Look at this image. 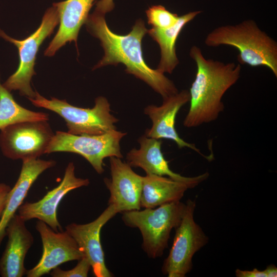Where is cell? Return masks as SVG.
Here are the masks:
<instances>
[{
    "mask_svg": "<svg viewBox=\"0 0 277 277\" xmlns=\"http://www.w3.org/2000/svg\"><path fill=\"white\" fill-rule=\"evenodd\" d=\"M54 135L48 121H24L0 131V149L5 157L22 161L39 158Z\"/></svg>",
    "mask_w": 277,
    "mask_h": 277,
    "instance_id": "cell-9",
    "label": "cell"
},
{
    "mask_svg": "<svg viewBox=\"0 0 277 277\" xmlns=\"http://www.w3.org/2000/svg\"><path fill=\"white\" fill-rule=\"evenodd\" d=\"M59 23L57 11L53 6L45 12L40 26L31 34L23 40L9 36L0 29V36L13 44L18 49L19 65L16 71L3 85L9 91L18 90L21 95L34 98V91L31 86L36 54L43 41L54 31Z\"/></svg>",
    "mask_w": 277,
    "mask_h": 277,
    "instance_id": "cell-6",
    "label": "cell"
},
{
    "mask_svg": "<svg viewBox=\"0 0 277 277\" xmlns=\"http://www.w3.org/2000/svg\"><path fill=\"white\" fill-rule=\"evenodd\" d=\"M185 208L186 204L174 201L153 208L123 212L122 219L127 226L139 229L143 250L154 259L163 254L171 231L180 224Z\"/></svg>",
    "mask_w": 277,
    "mask_h": 277,
    "instance_id": "cell-4",
    "label": "cell"
},
{
    "mask_svg": "<svg viewBox=\"0 0 277 277\" xmlns=\"http://www.w3.org/2000/svg\"><path fill=\"white\" fill-rule=\"evenodd\" d=\"M56 163L52 160H45L39 158L22 161L19 176L9 192L0 219V246L6 236V229L9 222L23 204L33 184L43 172L54 167Z\"/></svg>",
    "mask_w": 277,
    "mask_h": 277,
    "instance_id": "cell-18",
    "label": "cell"
},
{
    "mask_svg": "<svg viewBox=\"0 0 277 277\" xmlns=\"http://www.w3.org/2000/svg\"><path fill=\"white\" fill-rule=\"evenodd\" d=\"M48 120L47 113L33 111L18 104L0 80V130L21 122Z\"/></svg>",
    "mask_w": 277,
    "mask_h": 277,
    "instance_id": "cell-21",
    "label": "cell"
},
{
    "mask_svg": "<svg viewBox=\"0 0 277 277\" xmlns=\"http://www.w3.org/2000/svg\"><path fill=\"white\" fill-rule=\"evenodd\" d=\"M11 187L4 183H0V219L4 210L7 196Z\"/></svg>",
    "mask_w": 277,
    "mask_h": 277,
    "instance_id": "cell-26",
    "label": "cell"
},
{
    "mask_svg": "<svg viewBox=\"0 0 277 277\" xmlns=\"http://www.w3.org/2000/svg\"><path fill=\"white\" fill-rule=\"evenodd\" d=\"M266 277H276L277 268L274 265L271 264L266 267L264 270Z\"/></svg>",
    "mask_w": 277,
    "mask_h": 277,
    "instance_id": "cell-27",
    "label": "cell"
},
{
    "mask_svg": "<svg viewBox=\"0 0 277 277\" xmlns=\"http://www.w3.org/2000/svg\"><path fill=\"white\" fill-rule=\"evenodd\" d=\"M25 222L16 213L7 226L6 235L8 241L0 258L2 277H22L26 273L24 261L34 239L26 226Z\"/></svg>",
    "mask_w": 277,
    "mask_h": 277,
    "instance_id": "cell-16",
    "label": "cell"
},
{
    "mask_svg": "<svg viewBox=\"0 0 277 277\" xmlns=\"http://www.w3.org/2000/svg\"><path fill=\"white\" fill-rule=\"evenodd\" d=\"M35 107L52 111L66 122L67 132L75 134L101 135L116 130L118 119L111 113L110 104L104 96L97 97L92 108H84L55 97L47 99L35 91L34 98H28Z\"/></svg>",
    "mask_w": 277,
    "mask_h": 277,
    "instance_id": "cell-5",
    "label": "cell"
},
{
    "mask_svg": "<svg viewBox=\"0 0 277 277\" xmlns=\"http://www.w3.org/2000/svg\"><path fill=\"white\" fill-rule=\"evenodd\" d=\"M188 189L186 184L169 177L146 174L142 177L141 207L153 208L180 201Z\"/></svg>",
    "mask_w": 277,
    "mask_h": 277,
    "instance_id": "cell-19",
    "label": "cell"
},
{
    "mask_svg": "<svg viewBox=\"0 0 277 277\" xmlns=\"http://www.w3.org/2000/svg\"><path fill=\"white\" fill-rule=\"evenodd\" d=\"M127 134L117 130L101 135H75L57 131L46 154L57 152L74 153L82 156L98 174L104 171V160L115 156L122 159L120 142Z\"/></svg>",
    "mask_w": 277,
    "mask_h": 277,
    "instance_id": "cell-7",
    "label": "cell"
},
{
    "mask_svg": "<svg viewBox=\"0 0 277 277\" xmlns=\"http://www.w3.org/2000/svg\"><path fill=\"white\" fill-rule=\"evenodd\" d=\"M88 179L77 177L73 162L67 165L60 184L48 191L41 200L26 202L19 207L18 214L25 221L37 219L48 225L55 231H62V227L57 217V207L63 198L70 191L89 185Z\"/></svg>",
    "mask_w": 277,
    "mask_h": 277,
    "instance_id": "cell-11",
    "label": "cell"
},
{
    "mask_svg": "<svg viewBox=\"0 0 277 277\" xmlns=\"http://www.w3.org/2000/svg\"><path fill=\"white\" fill-rule=\"evenodd\" d=\"M114 7L113 0H100L96 3L95 11L105 15L112 10Z\"/></svg>",
    "mask_w": 277,
    "mask_h": 277,
    "instance_id": "cell-25",
    "label": "cell"
},
{
    "mask_svg": "<svg viewBox=\"0 0 277 277\" xmlns=\"http://www.w3.org/2000/svg\"><path fill=\"white\" fill-rule=\"evenodd\" d=\"M35 228L41 238L43 253L38 263L27 270L28 277H40L63 263L78 261L84 256L75 240L66 230L55 231L39 220Z\"/></svg>",
    "mask_w": 277,
    "mask_h": 277,
    "instance_id": "cell-10",
    "label": "cell"
},
{
    "mask_svg": "<svg viewBox=\"0 0 277 277\" xmlns=\"http://www.w3.org/2000/svg\"><path fill=\"white\" fill-rule=\"evenodd\" d=\"M118 213L115 206L108 205L92 222L85 224L72 223L65 227V230L73 238L84 257L89 261L96 277L113 276L105 264L100 232L103 226Z\"/></svg>",
    "mask_w": 277,
    "mask_h": 277,
    "instance_id": "cell-12",
    "label": "cell"
},
{
    "mask_svg": "<svg viewBox=\"0 0 277 277\" xmlns=\"http://www.w3.org/2000/svg\"><path fill=\"white\" fill-rule=\"evenodd\" d=\"M189 55L196 65L194 81L189 91L190 107L183 121L194 128L217 120L224 109L222 98L240 78V64L206 58L201 49L193 46Z\"/></svg>",
    "mask_w": 277,
    "mask_h": 277,
    "instance_id": "cell-2",
    "label": "cell"
},
{
    "mask_svg": "<svg viewBox=\"0 0 277 277\" xmlns=\"http://www.w3.org/2000/svg\"><path fill=\"white\" fill-rule=\"evenodd\" d=\"M190 101V94L187 90L163 99L161 106L150 105L146 106L144 112L152 122V127L147 129L145 135L149 137L162 138L174 141L179 148L187 147L192 149L209 161L210 156H206L193 144L189 143L180 137L175 128L176 116L180 109Z\"/></svg>",
    "mask_w": 277,
    "mask_h": 277,
    "instance_id": "cell-14",
    "label": "cell"
},
{
    "mask_svg": "<svg viewBox=\"0 0 277 277\" xmlns=\"http://www.w3.org/2000/svg\"><path fill=\"white\" fill-rule=\"evenodd\" d=\"M77 265L72 269L64 270L58 267L50 271L52 277H86L91 268V265L86 258L83 257L78 261Z\"/></svg>",
    "mask_w": 277,
    "mask_h": 277,
    "instance_id": "cell-23",
    "label": "cell"
},
{
    "mask_svg": "<svg viewBox=\"0 0 277 277\" xmlns=\"http://www.w3.org/2000/svg\"><path fill=\"white\" fill-rule=\"evenodd\" d=\"M109 163L111 178L104 179L110 192L108 205L115 206L118 213L140 210L143 176L121 158L110 157Z\"/></svg>",
    "mask_w": 277,
    "mask_h": 277,
    "instance_id": "cell-13",
    "label": "cell"
},
{
    "mask_svg": "<svg viewBox=\"0 0 277 277\" xmlns=\"http://www.w3.org/2000/svg\"><path fill=\"white\" fill-rule=\"evenodd\" d=\"M137 141L139 149L132 148L126 155L127 163L131 167H139L146 174L167 176L169 177L186 184L189 189H192L205 181L209 176L206 172L193 177L181 175L172 171L161 151L162 141L149 137L145 134L140 136Z\"/></svg>",
    "mask_w": 277,
    "mask_h": 277,
    "instance_id": "cell-15",
    "label": "cell"
},
{
    "mask_svg": "<svg viewBox=\"0 0 277 277\" xmlns=\"http://www.w3.org/2000/svg\"><path fill=\"white\" fill-rule=\"evenodd\" d=\"M85 24L87 31L99 39L104 50V56L93 69L122 63L126 66V73L145 82L163 99L179 92L164 73L151 68L145 62L142 41L148 30L141 19L136 21L131 31L126 35L113 32L106 23L105 15L96 11L89 15Z\"/></svg>",
    "mask_w": 277,
    "mask_h": 277,
    "instance_id": "cell-1",
    "label": "cell"
},
{
    "mask_svg": "<svg viewBox=\"0 0 277 277\" xmlns=\"http://www.w3.org/2000/svg\"><path fill=\"white\" fill-rule=\"evenodd\" d=\"M205 44L211 47L232 46L239 52L240 64L266 66L277 77V43L252 19L215 28L206 36Z\"/></svg>",
    "mask_w": 277,
    "mask_h": 277,
    "instance_id": "cell-3",
    "label": "cell"
},
{
    "mask_svg": "<svg viewBox=\"0 0 277 277\" xmlns=\"http://www.w3.org/2000/svg\"><path fill=\"white\" fill-rule=\"evenodd\" d=\"M235 273L237 277H266L264 270H259L256 268H254L252 270L236 269Z\"/></svg>",
    "mask_w": 277,
    "mask_h": 277,
    "instance_id": "cell-24",
    "label": "cell"
},
{
    "mask_svg": "<svg viewBox=\"0 0 277 277\" xmlns=\"http://www.w3.org/2000/svg\"><path fill=\"white\" fill-rule=\"evenodd\" d=\"M95 1L66 0L53 4L58 12L60 26L56 34L45 50V56H53L68 42L74 41L77 46L79 31L85 24Z\"/></svg>",
    "mask_w": 277,
    "mask_h": 277,
    "instance_id": "cell-17",
    "label": "cell"
},
{
    "mask_svg": "<svg viewBox=\"0 0 277 277\" xmlns=\"http://www.w3.org/2000/svg\"><path fill=\"white\" fill-rule=\"evenodd\" d=\"M202 12L200 10L189 12L180 16L172 26L160 29L153 28L148 32L156 41L161 49V60L157 68L161 72L171 73L179 63L176 54L175 44L183 28Z\"/></svg>",
    "mask_w": 277,
    "mask_h": 277,
    "instance_id": "cell-20",
    "label": "cell"
},
{
    "mask_svg": "<svg viewBox=\"0 0 277 277\" xmlns=\"http://www.w3.org/2000/svg\"><path fill=\"white\" fill-rule=\"evenodd\" d=\"M196 202L189 199L182 219L175 232L162 271L168 277H185L192 269L194 254L205 246L209 238L194 218Z\"/></svg>",
    "mask_w": 277,
    "mask_h": 277,
    "instance_id": "cell-8",
    "label": "cell"
},
{
    "mask_svg": "<svg viewBox=\"0 0 277 277\" xmlns=\"http://www.w3.org/2000/svg\"><path fill=\"white\" fill-rule=\"evenodd\" d=\"M148 23L153 28L165 29L173 26L179 16L167 10L162 5H155L146 11Z\"/></svg>",
    "mask_w": 277,
    "mask_h": 277,
    "instance_id": "cell-22",
    "label": "cell"
}]
</instances>
